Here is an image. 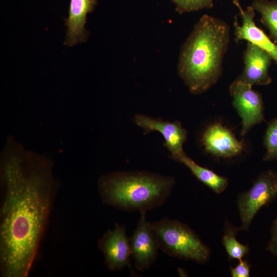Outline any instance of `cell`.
<instances>
[{
	"label": "cell",
	"mask_w": 277,
	"mask_h": 277,
	"mask_svg": "<svg viewBox=\"0 0 277 277\" xmlns=\"http://www.w3.org/2000/svg\"><path fill=\"white\" fill-rule=\"evenodd\" d=\"M270 239L267 249L274 255L277 256V218L272 223L270 229Z\"/></svg>",
	"instance_id": "20"
},
{
	"label": "cell",
	"mask_w": 277,
	"mask_h": 277,
	"mask_svg": "<svg viewBox=\"0 0 277 277\" xmlns=\"http://www.w3.org/2000/svg\"><path fill=\"white\" fill-rule=\"evenodd\" d=\"M277 198V173L267 170L261 173L251 188L238 195V208L242 223L241 230H247L260 209Z\"/></svg>",
	"instance_id": "5"
},
{
	"label": "cell",
	"mask_w": 277,
	"mask_h": 277,
	"mask_svg": "<svg viewBox=\"0 0 277 277\" xmlns=\"http://www.w3.org/2000/svg\"><path fill=\"white\" fill-rule=\"evenodd\" d=\"M97 0H70L68 18H65L67 35L64 44L69 47L85 42L88 32L85 29L87 15L91 13Z\"/></svg>",
	"instance_id": "13"
},
{
	"label": "cell",
	"mask_w": 277,
	"mask_h": 277,
	"mask_svg": "<svg viewBox=\"0 0 277 277\" xmlns=\"http://www.w3.org/2000/svg\"><path fill=\"white\" fill-rule=\"evenodd\" d=\"M205 149L211 154L223 157H231L239 154L243 145L231 132L220 124L208 127L202 136Z\"/></svg>",
	"instance_id": "12"
},
{
	"label": "cell",
	"mask_w": 277,
	"mask_h": 277,
	"mask_svg": "<svg viewBox=\"0 0 277 277\" xmlns=\"http://www.w3.org/2000/svg\"><path fill=\"white\" fill-rule=\"evenodd\" d=\"M105 264L111 271L119 270L129 265L131 249L125 226L115 224L98 241Z\"/></svg>",
	"instance_id": "7"
},
{
	"label": "cell",
	"mask_w": 277,
	"mask_h": 277,
	"mask_svg": "<svg viewBox=\"0 0 277 277\" xmlns=\"http://www.w3.org/2000/svg\"><path fill=\"white\" fill-rule=\"evenodd\" d=\"M175 5L176 10L180 13L191 12L210 9L213 6L214 0H171Z\"/></svg>",
	"instance_id": "18"
},
{
	"label": "cell",
	"mask_w": 277,
	"mask_h": 277,
	"mask_svg": "<svg viewBox=\"0 0 277 277\" xmlns=\"http://www.w3.org/2000/svg\"><path fill=\"white\" fill-rule=\"evenodd\" d=\"M52 161L12 136L1 154L0 275L26 277L36 258L58 183Z\"/></svg>",
	"instance_id": "1"
},
{
	"label": "cell",
	"mask_w": 277,
	"mask_h": 277,
	"mask_svg": "<svg viewBox=\"0 0 277 277\" xmlns=\"http://www.w3.org/2000/svg\"><path fill=\"white\" fill-rule=\"evenodd\" d=\"M232 104L242 119L241 135H245L254 125L264 119L263 105L260 93L252 86L238 78L229 87Z\"/></svg>",
	"instance_id": "6"
},
{
	"label": "cell",
	"mask_w": 277,
	"mask_h": 277,
	"mask_svg": "<svg viewBox=\"0 0 277 277\" xmlns=\"http://www.w3.org/2000/svg\"><path fill=\"white\" fill-rule=\"evenodd\" d=\"M174 185L173 177L144 171L111 172L97 186L102 202L120 210L146 211L162 205Z\"/></svg>",
	"instance_id": "3"
},
{
	"label": "cell",
	"mask_w": 277,
	"mask_h": 277,
	"mask_svg": "<svg viewBox=\"0 0 277 277\" xmlns=\"http://www.w3.org/2000/svg\"><path fill=\"white\" fill-rule=\"evenodd\" d=\"M234 267H230V273L232 277H249L250 265L246 260H240Z\"/></svg>",
	"instance_id": "19"
},
{
	"label": "cell",
	"mask_w": 277,
	"mask_h": 277,
	"mask_svg": "<svg viewBox=\"0 0 277 277\" xmlns=\"http://www.w3.org/2000/svg\"><path fill=\"white\" fill-rule=\"evenodd\" d=\"M140 213V218L130 242L135 268L145 271L155 261L159 248L151 223L147 220L146 211Z\"/></svg>",
	"instance_id": "8"
},
{
	"label": "cell",
	"mask_w": 277,
	"mask_h": 277,
	"mask_svg": "<svg viewBox=\"0 0 277 277\" xmlns=\"http://www.w3.org/2000/svg\"><path fill=\"white\" fill-rule=\"evenodd\" d=\"M264 143L266 152L263 160L270 161L277 159V118L269 124L265 135Z\"/></svg>",
	"instance_id": "17"
},
{
	"label": "cell",
	"mask_w": 277,
	"mask_h": 277,
	"mask_svg": "<svg viewBox=\"0 0 277 277\" xmlns=\"http://www.w3.org/2000/svg\"><path fill=\"white\" fill-rule=\"evenodd\" d=\"M232 2L238 9L242 20L241 25L236 18L233 23L236 43L247 41L269 53L273 61L277 64V44L256 25L254 22L255 13L253 7L250 5L244 9L239 0H233Z\"/></svg>",
	"instance_id": "9"
},
{
	"label": "cell",
	"mask_w": 277,
	"mask_h": 277,
	"mask_svg": "<svg viewBox=\"0 0 277 277\" xmlns=\"http://www.w3.org/2000/svg\"><path fill=\"white\" fill-rule=\"evenodd\" d=\"M239 230V228L227 222L222 244L230 259L240 261L248 253L249 249L248 246L241 244L236 240L235 236Z\"/></svg>",
	"instance_id": "16"
},
{
	"label": "cell",
	"mask_w": 277,
	"mask_h": 277,
	"mask_svg": "<svg viewBox=\"0 0 277 277\" xmlns=\"http://www.w3.org/2000/svg\"><path fill=\"white\" fill-rule=\"evenodd\" d=\"M175 161L186 166L200 181L216 193L223 192L227 188L228 181L226 177L219 175L213 171L198 165L185 153Z\"/></svg>",
	"instance_id": "14"
},
{
	"label": "cell",
	"mask_w": 277,
	"mask_h": 277,
	"mask_svg": "<svg viewBox=\"0 0 277 277\" xmlns=\"http://www.w3.org/2000/svg\"><path fill=\"white\" fill-rule=\"evenodd\" d=\"M243 60L244 69L238 79L252 86L266 85L271 82L269 69L273 58L269 53L248 43L244 53Z\"/></svg>",
	"instance_id": "11"
},
{
	"label": "cell",
	"mask_w": 277,
	"mask_h": 277,
	"mask_svg": "<svg viewBox=\"0 0 277 277\" xmlns=\"http://www.w3.org/2000/svg\"><path fill=\"white\" fill-rule=\"evenodd\" d=\"M134 121L138 127L143 129L145 134L153 131L161 134L172 159L175 160L184 153L183 146L187 140V131L179 122L164 121L140 114L135 116Z\"/></svg>",
	"instance_id": "10"
},
{
	"label": "cell",
	"mask_w": 277,
	"mask_h": 277,
	"mask_svg": "<svg viewBox=\"0 0 277 277\" xmlns=\"http://www.w3.org/2000/svg\"><path fill=\"white\" fill-rule=\"evenodd\" d=\"M159 249L170 256L204 263L209 248L188 226L180 221L163 219L151 223Z\"/></svg>",
	"instance_id": "4"
},
{
	"label": "cell",
	"mask_w": 277,
	"mask_h": 277,
	"mask_svg": "<svg viewBox=\"0 0 277 277\" xmlns=\"http://www.w3.org/2000/svg\"><path fill=\"white\" fill-rule=\"evenodd\" d=\"M261 16V22L268 30L270 37L277 44V0H254L251 5Z\"/></svg>",
	"instance_id": "15"
},
{
	"label": "cell",
	"mask_w": 277,
	"mask_h": 277,
	"mask_svg": "<svg viewBox=\"0 0 277 277\" xmlns=\"http://www.w3.org/2000/svg\"><path fill=\"white\" fill-rule=\"evenodd\" d=\"M230 43V27L224 21L204 14L194 25L180 50L177 71L193 94H201L221 76Z\"/></svg>",
	"instance_id": "2"
}]
</instances>
